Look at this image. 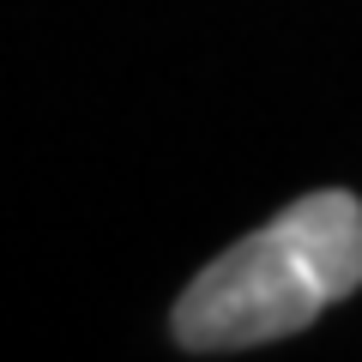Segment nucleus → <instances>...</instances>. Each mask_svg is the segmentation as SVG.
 I'll return each instance as SVG.
<instances>
[{"instance_id": "1", "label": "nucleus", "mask_w": 362, "mask_h": 362, "mask_svg": "<svg viewBox=\"0 0 362 362\" xmlns=\"http://www.w3.org/2000/svg\"><path fill=\"white\" fill-rule=\"evenodd\" d=\"M362 290V199L320 187L223 247L175 302L181 350H254L314 326Z\"/></svg>"}]
</instances>
